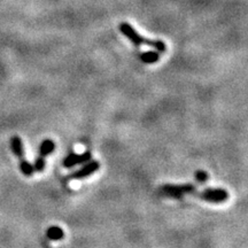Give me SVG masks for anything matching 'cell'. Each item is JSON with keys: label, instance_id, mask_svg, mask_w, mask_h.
<instances>
[{"label": "cell", "instance_id": "obj_1", "mask_svg": "<svg viewBox=\"0 0 248 248\" xmlns=\"http://www.w3.org/2000/svg\"><path fill=\"white\" fill-rule=\"evenodd\" d=\"M120 30L122 31V33L126 37V38L131 40L136 47H139L141 44H146L148 46H152V47L156 48L159 52H164L167 49V46L163 42H161V40H152V39L144 38V37L137 33V31L133 29L132 26H130L128 23L121 24Z\"/></svg>", "mask_w": 248, "mask_h": 248}, {"label": "cell", "instance_id": "obj_2", "mask_svg": "<svg viewBox=\"0 0 248 248\" xmlns=\"http://www.w3.org/2000/svg\"><path fill=\"white\" fill-rule=\"evenodd\" d=\"M195 191V187L191 184L185 185H163L160 188V192L163 195L168 198H172V199H181L185 194L193 193Z\"/></svg>", "mask_w": 248, "mask_h": 248}, {"label": "cell", "instance_id": "obj_3", "mask_svg": "<svg viewBox=\"0 0 248 248\" xmlns=\"http://www.w3.org/2000/svg\"><path fill=\"white\" fill-rule=\"evenodd\" d=\"M200 197L207 202L222 203L229 199V193L224 188H207L201 192Z\"/></svg>", "mask_w": 248, "mask_h": 248}, {"label": "cell", "instance_id": "obj_4", "mask_svg": "<svg viewBox=\"0 0 248 248\" xmlns=\"http://www.w3.org/2000/svg\"><path fill=\"white\" fill-rule=\"evenodd\" d=\"M91 157H92V155L90 152H85V153H82V154L71 153L68 155L66 159L63 160L62 164H63L64 168L70 169V168H74V167L78 166V164L89 162V161L91 160Z\"/></svg>", "mask_w": 248, "mask_h": 248}, {"label": "cell", "instance_id": "obj_5", "mask_svg": "<svg viewBox=\"0 0 248 248\" xmlns=\"http://www.w3.org/2000/svg\"><path fill=\"white\" fill-rule=\"evenodd\" d=\"M100 168V164H99L98 161H90V162H86L84 167H82L79 170H77L76 172L71 173L69 178L71 179H84L89 176H91L92 173L98 171V169Z\"/></svg>", "mask_w": 248, "mask_h": 248}, {"label": "cell", "instance_id": "obj_6", "mask_svg": "<svg viewBox=\"0 0 248 248\" xmlns=\"http://www.w3.org/2000/svg\"><path fill=\"white\" fill-rule=\"evenodd\" d=\"M11 148L15 156L17 159H23L24 157V148H23V142L18 136H13L11 138Z\"/></svg>", "mask_w": 248, "mask_h": 248}, {"label": "cell", "instance_id": "obj_7", "mask_svg": "<svg viewBox=\"0 0 248 248\" xmlns=\"http://www.w3.org/2000/svg\"><path fill=\"white\" fill-rule=\"evenodd\" d=\"M54 150H55L54 141L51 140V139H45L39 146V156L42 157L48 156L49 154L53 153Z\"/></svg>", "mask_w": 248, "mask_h": 248}, {"label": "cell", "instance_id": "obj_8", "mask_svg": "<svg viewBox=\"0 0 248 248\" xmlns=\"http://www.w3.org/2000/svg\"><path fill=\"white\" fill-rule=\"evenodd\" d=\"M46 237L52 241H59L64 237V232L60 226H49L46 231Z\"/></svg>", "mask_w": 248, "mask_h": 248}, {"label": "cell", "instance_id": "obj_9", "mask_svg": "<svg viewBox=\"0 0 248 248\" xmlns=\"http://www.w3.org/2000/svg\"><path fill=\"white\" fill-rule=\"evenodd\" d=\"M20 169H21V171H22L23 175L27 176V177H31V176L35 173L33 164H31L29 161H27L24 157L20 160Z\"/></svg>", "mask_w": 248, "mask_h": 248}, {"label": "cell", "instance_id": "obj_10", "mask_svg": "<svg viewBox=\"0 0 248 248\" xmlns=\"http://www.w3.org/2000/svg\"><path fill=\"white\" fill-rule=\"evenodd\" d=\"M140 59L144 63L151 64V63H154V62L159 61L160 54L157 53V52H145V53H141Z\"/></svg>", "mask_w": 248, "mask_h": 248}, {"label": "cell", "instance_id": "obj_11", "mask_svg": "<svg viewBox=\"0 0 248 248\" xmlns=\"http://www.w3.org/2000/svg\"><path fill=\"white\" fill-rule=\"evenodd\" d=\"M33 169L37 172H42L45 169V157H37L35 160V163H33Z\"/></svg>", "mask_w": 248, "mask_h": 248}, {"label": "cell", "instance_id": "obj_12", "mask_svg": "<svg viewBox=\"0 0 248 248\" xmlns=\"http://www.w3.org/2000/svg\"><path fill=\"white\" fill-rule=\"evenodd\" d=\"M195 179L202 184V183L208 181V173L203 171V170H198V171L195 172Z\"/></svg>", "mask_w": 248, "mask_h": 248}]
</instances>
